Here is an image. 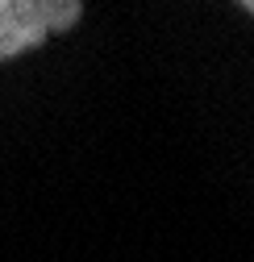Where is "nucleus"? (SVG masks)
<instances>
[{
    "instance_id": "f257e3e1",
    "label": "nucleus",
    "mask_w": 254,
    "mask_h": 262,
    "mask_svg": "<svg viewBox=\"0 0 254 262\" xmlns=\"http://www.w3.org/2000/svg\"><path fill=\"white\" fill-rule=\"evenodd\" d=\"M79 17V0H0V62L38 50L54 34L75 29Z\"/></svg>"
},
{
    "instance_id": "f03ea898",
    "label": "nucleus",
    "mask_w": 254,
    "mask_h": 262,
    "mask_svg": "<svg viewBox=\"0 0 254 262\" xmlns=\"http://www.w3.org/2000/svg\"><path fill=\"white\" fill-rule=\"evenodd\" d=\"M242 13H254V0H242Z\"/></svg>"
}]
</instances>
